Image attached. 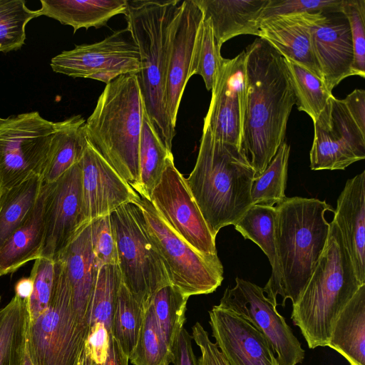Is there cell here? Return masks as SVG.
<instances>
[{"mask_svg":"<svg viewBox=\"0 0 365 365\" xmlns=\"http://www.w3.org/2000/svg\"><path fill=\"white\" fill-rule=\"evenodd\" d=\"M14 291L17 297L29 300L33 292V282L30 277L20 279L15 284Z\"/></svg>","mask_w":365,"mask_h":365,"instance_id":"obj_50","label":"cell"},{"mask_svg":"<svg viewBox=\"0 0 365 365\" xmlns=\"http://www.w3.org/2000/svg\"><path fill=\"white\" fill-rule=\"evenodd\" d=\"M83 202L89 221L139 195L88 143L80 161Z\"/></svg>","mask_w":365,"mask_h":365,"instance_id":"obj_20","label":"cell"},{"mask_svg":"<svg viewBox=\"0 0 365 365\" xmlns=\"http://www.w3.org/2000/svg\"><path fill=\"white\" fill-rule=\"evenodd\" d=\"M39 16V11L27 8L24 0H0V52L21 48L27 23Z\"/></svg>","mask_w":365,"mask_h":365,"instance_id":"obj_39","label":"cell"},{"mask_svg":"<svg viewBox=\"0 0 365 365\" xmlns=\"http://www.w3.org/2000/svg\"><path fill=\"white\" fill-rule=\"evenodd\" d=\"M0 301H1V296H0Z\"/></svg>","mask_w":365,"mask_h":365,"instance_id":"obj_53","label":"cell"},{"mask_svg":"<svg viewBox=\"0 0 365 365\" xmlns=\"http://www.w3.org/2000/svg\"><path fill=\"white\" fill-rule=\"evenodd\" d=\"M56 277V261L41 257L34 260L30 274L33 292L28 300L29 322L37 318L48 308L53 294Z\"/></svg>","mask_w":365,"mask_h":365,"instance_id":"obj_41","label":"cell"},{"mask_svg":"<svg viewBox=\"0 0 365 365\" xmlns=\"http://www.w3.org/2000/svg\"><path fill=\"white\" fill-rule=\"evenodd\" d=\"M327 346L341 354L349 365H365V284L337 316Z\"/></svg>","mask_w":365,"mask_h":365,"instance_id":"obj_26","label":"cell"},{"mask_svg":"<svg viewBox=\"0 0 365 365\" xmlns=\"http://www.w3.org/2000/svg\"><path fill=\"white\" fill-rule=\"evenodd\" d=\"M41 16L54 19L77 30L101 28L118 14H125L127 0H41Z\"/></svg>","mask_w":365,"mask_h":365,"instance_id":"obj_28","label":"cell"},{"mask_svg":"<svg viewBox=\"0 0 365 365\" xmlns=\"http://www.w3.org/2000/svg\"><path fill=\"white\" fill-rule=\"evenodd\" d=\"M299 111L308 114L314 122L333 96L324 81L300 64L284 58Z\"/></svg>","mask_w":365,"mask_h":365,"instance_id":"obj_32","label":"cell"},{"mask_svg":"<svg viewBox=\"0 0 365 365\" xmlns=\"http://www.w3.org/2000/svg\"><path fill=\"white\" fill-rule=\"evenodd\" d=\"M210 19L220 48L239 35L259 36L261 12L268 0H195Z\"/></svg>","mask_w":365,"mask_h":365,"instance_id":"obj_24","label":"cell"},{"mask_svg":"<svg viewBox=\"0 0 365 365\" xmlns=\"http://www.w3.org/2000/svg\"><path fill=\"white\" fill-rule=\"evenodd\" d=\"M290 146L284 141L251 187L252 205L275 207L285 196Z\"/></svg>","mask_w":365,"mask_h":365,"instance_id":"obj_34","label":"cell"},{"mask_svg":"<svg viewBox=\"0 0 365 365\" xmlns=\"http://www.w3.org/2000/svg\"><path fill=\"white\" fill-rule=\"evenodd\" d=\"M182 1H127V29L140 53L142 98L157 133L171 150L175 127L166 106V80L173 20Z\"/></svg>","mask_w":365,"mask_h":365,"instance_id":"obj_4","label":"cell"},{"mask_svg":"<svg viewBox=\"0 0 365 365\" xmlns=\"http://www.w3.org/2000/svg\"><path fill=\"white\" fill-rule=\"evenodd\" d=\"M192 338L201 352L197 359L199 365H229L216 344L211 341L207 332L199 322L192 327Z\"/></svg>","mask_w":365,"mask_h":365,"instance_id":"obj_45","label":"cell"},{"mask_svg":"<svg viewBox=\"0 0 365 365\" xmlns=\"http://www.w3.org/2000/svg\"><path fill=\"white\" fill-rule=\"evenodd\" d=\"M341 13L351 31L354 51L352 76L365 77V0H343Z\"/></svg>","mask_w":365,"mask_h":365,"instance_id":"obj_42","label":"cell"},{"mask_svg":"<svg viewBox=\"0 0 365 365\" xmlns=\"http://www.w3.org/2000/svg\"><path fill=\"white\" fill-rule=\"evenodd\" d=\"M220 49L210 19H204L197 36L190 76L200 75L208 91L212 90L224 59Z\"/></svg>","mask_w":365,"mask_h":365,"instance_id":"obj_40","label":"cell"},{"mask_svg":"<svg viewBox=\"0 0 365 365\" xmlns=\"http://www.w3.org/2000/svg\"><path fill=\"white\" fill-rule=\"evenodd\" d=\"M342 101L359 128L365 132V91L355 89Z\"/></svg>","mask_w":365,"mask_h":365,"instance_id":"obj_48","label":"cell"},{"mask_svg":"<svg viewBox=\"0 0 365 365\" xmlns=\"http://www.w3.org/2000/svg\"><path fill=\"white\" fill-rule=\"evenodd\" d=\"M311 35L323 81L331 92L342 80L352 76L354 51L349 22L341 13L314 12Z\"/></svg>","mask_w":365,"mask_h":365,"instance_id":"obj_19","label":"cell"},{"mask_svg":"<svg viewBox=\"0 0 365 365\" xmlns=\"http://www.w3.org/2000/svg\"><path fill=\"white\" fill-rule=\"evenodd\" d=\"M29 324L28 300L14 295L0 309V365H23Z\"/></svg>","mask_w":365,"mask_h":365,"instance_id":"obj_29","label":"cell"},{"mask_svg":"<svg viewBox=\"0 0 365 365\" xmlns=\"http://www.w3.org/2000/svg\"><path fill=\"white\" fill-rule=\"evenodd\" d=\"M86 120L81 115L54 122L53 139L41 179L51 183L82 159L88 141L85 133Z\"/></svg>","mask_w":365,"mask_h":365,"instance_id":"obj_27","label":"cell"},{"mask_svg":"<svg viewBox=\"0 0 365 365\" xmlns=\"http://www.w3.org/2000/svg\"><path fill=\"white\" fill-rule=\"evenodd\" d=\"M209 317L215 344L229 365H279L264 334L241 315L215 305Z\"/></svg>","mask_w":365,"mask_h":365,"instance_id":"obj_17","label":"cell"},{"mask_svg":"<svg viewBox=\"0 0 365 365\" xmlns=\"http://www.w3.org/2000/svg\"><path fill=\"white\" fill-rule=\"evenodd\" d=\"M144 312L143 307L122 282L113 317L110 334L128 358L136 346Z\"/></svg>","mask_w":365,"mask_h":365,"instance_id":"obj_35","label":"cell"},{"mask_svg":"<svg viewBox=\"0 0 365 365\" xmlns=\"http://www.w3.org/2000/svg\"><path fill=\"white\" fill-rule=\"evenodd\" d=\"M128 360L118 341L110 333L108 354L103 365H128Z\"/></svg>","mask_w":365,"mask_h":365,"instance_id":"obj_49","label":"cell"},{"mask_svg":"<svg viewBox=\"0 0 365 365\" xmlns=\"http://www.w3.org/2000/svg\"><path fill=\"white\" fill-rule=\"evenodd\" d=\"M204 118L213 138L242 148L246 74L245 51L232 59L224 58Z\"/></svg>","mask_w":365,"mask_h":365,"instance_id":"obj_16","label":"cell"},{"mask_svg":"<svg viewBox=\"0 0 365 365\" xmlns=\"http://www.w3.org/2000/svg\"><path fill=\"white\" fill-rule=\"evenodd\" d=\"M245 51L246 92L242 148L259 176L284 142L296 98L284 57L257 38Z\"/></svg>","mask_w":365,"mask_h":365,"instance_id":"obj_1","label":"cell"},{"mask_svg":"<svg viewBox=\"0 0 365 365\" xmlns=\"http://www.w3.org/2000/svg\"><path fill=\"white\" fill-rule=\"evenodd\" d=\"M218 305L237 312L261 331L279 365H297L304 361L301 343L262 287L236 277L235 285L226 288Z\"/></svg>","mask_w":365,"mask_h":365,"instance_id":"obj_12","label":"cell"},{"mask_svg":"<svg viewBox=\"0 0 365 365\" xmlns=\"http://www.w3.org/2000/svg\"><path fill=\"white\" fill-rule=\"evenodd\" d=\"M364 284L358 279L338 226L330 222L328 240L297 301L291 319L309 349L327 346L333 324Z\"/></svg>","mask_w":365,"mask_h":365,"instance_id":"obj_6","label":"cell"},{"mask_svg":"<svg viewBox=\"0 0 365 365\" xmlns=\"http://www.w3.org/2000/svg\"><path fill=\"white\" fill-rule=\"evenodd\" d=\"M44 235V191L24 222L0 247V277L14 273L41 257Z\"/></svg>","mask_w":365,"mask_h":365,"instance_id":"obj_25","label":"cell"},{"mask_svg":"<svg viewBox=\"0 0 365 365\" xmlns=\"http://www.w3.org/2000/svg\"><path fill=\"white\" fill-rule=\"evenodd\" d=\"M43 181L34 175L0 196V247L26 220L40 195Z\"/></svg>","mask_w":365,"mask_h":365,"instance_id":"obj_31","label":"cell"},{"mask_svg":"<svg viewBox=\"0 0 365 365\" xmlns=\"http://www.w3.org/2000/svg\"><path fill=\"white\" fill-rule=\"evenodd\" d=\"M150 201L168 226L194 250L204 255H217L215 237L193 199L185 178L175 166L173 155L167 160Z\"/></svg>","mask_w":365,"mask_h":365,"instance_id":"obj_13","label":"cell"},{"mask_svg":"<svg viewBox=\"0 0 365 365\" xmlns=\"http://www.w3.org/2000/svg\"><path fill=\"white\" fill-rule=\"evenodd\" d=\"M191 338L187 331L182 328L171 349L174 365H199L192 350Z\"/></svg>","mask_w":365,"mask_h":365,"instance_id":"obj_47","label":"cell"},{"mask_svg":"<svg viewBox=\"0 0 365 365\" xmlns=\"http://www.w3.org/2000/svg\"><path fill=\"white\" fill-rule=\"evenodd\" d=\"M44 235L41 257L56 261L89 222L84 210L80 162L51 183L43 182Z\"/></svg>","mask_w":365,"mask_h":365,"instance_id":"obj_15","label":"cell"},{"mask_svg":"<svg viewBox=\"0 0 365 365\" xmlns=\"http://www.w3.org/2000/svg\"><path fill=\"white\" fill-rule=\"evenodd\" d=\"M343 0H268L259 18L262 21L277 16L303 12L341 13Z\"/></svg>","mask_w":365,"mask_h":365,"instance_id":"obj_44","label":"cell"},{"mask_svg":"<svg viewBox=\"0 0 365 365\" xmlns=\"http://www.w3.org/2000/svg\"><path fill=\"white\" fill-rule=\"evenodd\" d=\"M275 262L263 291L277 305V297L294 304L315 269L327 244L330 222L325 218L331 206L325 200L286 197L275 206Z\"/></svg>","mask_w":365,"mask_h":365,"instance_id":"obj_2","label":"cell"},{"mask_svg":"<svg viewBox=\"0 0 365 365\" xmlns=\"http://www.w3.org/2000/svg\"><path fill=\"white\" fill-rule=\"evenodd\" d=\"M121 283L118 264L103 265L98 269L88 304L89 327L101 322L110 333Z\"/></svg>","mask_w":365,"mask_h":365,"instance_id":"obj_33","label":"cell"},{"mask_svg":"<svg viewBox=\"0 0 365 365\" xmlns=\"http://www.w3.org/2000/svg\"><path fill=\"white\" fill-rule=\"evenodd\" d=\"M132 202L143 212L171 284L187 297L215 292L223 280L218 255H204L194 250L168 226L149 200L138 195Z\"/></svg>","mask_w":365,"mask_h":365,"instance_id":"obj_9","label":"cell"},{"mask_svg":"<svg viewBox=\"0 0 365 365\" xmlns=\"http://www.w3.org/2000/svg\"><path fill=\"white\" fill-rule=\"evenodd\" d=\"M122 282L144 310L160 288L171 284L140 208L125 203L110 213Z\"/></svg>","mask_w":365,"mask_h":365,"instance_id":"obj_7","label":"cell"},{"mask_svg":"<svg viewBox=\"0 0 365 365\" xmlns=\"http://www.w3.org/2000/svg\"><path fill=\"white\" fill-rule=\"evenodd\" d=\"M127 28L115 31L101 41L76 45L51 60L53 71L72 78H83L109 83L119 76L138 74L141 68L140 53L127 39Z\"/></svg>","mask_w":365,"mask_h":365,"instance_id":"obj_11","label":"cell"},{"mask_svg":"<svg viewBox=\"0 0 365 365\" xmlns=\"http://www.w3.org/2000/svg\"><path fill=\"white\" fill-rule=\"evenodd\" d=\"M204 19L195 0L182 1L173 20L166 80V106L175 127L180 101L188 80L197 36Z\"/></svg>","mask_w":365,"mask_h":365,"instance_id":"obj_18","label":"cell"},{"mask_svg":"<svg viewBox=\"0 0 365 365\" xmlns=\"http://www.w3.org/2000/svg\"><path fill=\"white\" fill-rule=\"evenodd\" d=\"M172 351L158 326L153 307L149 303L136 346L129 356L134 365H169Z\"/></svg>","mask_w":365,"mask_h":365,"instance_id":"obj_37","label":"cell"},{"mask_svg":"<svg viewBox=\"0 0 365 365\" xmlns=\"http://www.w3.org/2000/svg\"><path fill=\"white\" fill-rule=\"evenodd\" d=\"M338 226L356 275L365 284V171L349 179L340 193L333 220Z\"/></svg>","mask_w":365,"mask_h":365,"instance_id":"obj_22","label":"cell"},{"mask_svg":"<svg viewBox=\"0 0 365 365\" xmlns=\"http://www.w3.org/2000/svg\"><path fill=\"white\" fill-rule=\"evenodd\" d=\"M109 335L105 325L96 322L91 325L85 342V349L93 361L98 365H103L106 359Z\"/></svg>","mask_w":365,"mask_h":365,"instance_id":"obj_46","label":"cell"},{"mask_svg":"<svg viewBox=\"0 0 365 365\" xmlns=\"http://www.w3.org/2000/svg\"><path fill=\"white\" fill-rule=\"evenodd\" d=\"M144 104L136 74L106 84L85 123L88 143L138 194Z\"/></svg>","mask_w":365,"mask_h":365,"instance_id":"obj_5","label":"cell"},{"mask_svg":"<svg viewBox=\"0 0 365 365\" xmlns=\"http://www.w3.org/2000/svg\"><path fill=\"white\" fill-rule=\"evenodd\" d=\"M54 122L38 111L0 118V196L40 175L47 160Z\"/></svg>","mask_w":365,"mask_h":365,"instance_id":"obj_10","label":"cell"},{"mask_svg":"<svg viewBox=\"0 0 365 365\" xmlns=\"http://www.w3.org/2000/svg\"><path fill=\"white\" fill-rule=\"evenodd\" d=\"M57 260L61 262L69 283L74 311L89 326L88 304L99 269L91 246L90 221L60 253Z\"/></svg>","mask_w":365,"mask_h":365,"instance_id":"obj_23","label":"cell"},{"mask_svg":"<svg viewBox=\"0 0 365 365\" xmlns=\"http://www.w3.org/2000/svg\"><path fill=\"white\" fill-rule=\"evenodd\" d=\"M255 171L242 148L219 141L203 126L198 155L186 180L212 236L252 205Z\"/></svg>","mask_w":365,"mask_h":365,"instance_id":"obj_3","label":"cell"},{"mask_svg":"<svg viewBox=\"0 0 365 365\" xmlns=\"http://www.w3.org/2000/svg\"><path fill=\"white\" fill-rule=\"evenodd\" d=\"M77 365H98L93 361L90 355L88 354L85 349V346L81 354Z\"/></svg>","mask_w":365,"mask_h":365,"instance_id":"obj_51","label":"cell"},{"mask_svg":"<svg viewBox=\"0 0 365 365\" xmlns=\"http://www.w3.org/2000/svg\"><path fill=\"white\" fill-rule=\"evenodd\" d=\"M145 111L143 115L139 149V196L150 200L153 189L160 180L168 158L172 155Z\"/></svg>","mask_w":365,"mask_h":365,"instance_id":"obj_30","label":"cell"},{"mask_svg":"<svg viewBox=\"0 0 365 365\" xmlns=\"http://www.w3.org/2000/svg\"><path fill=\"white\" fill-rule=\"evenodd\" d=\"M309 153L312 170H344L365 158V132L342 100L332 96L317 119Z\"/></svg>","mask_w":365,"mask_h":365,"instance_id":"obj_14","label":"cell"},{"mask_svg":"<svg viewBox=\"0 0 365 365\" xmlns=\"http://www.w3.org/2000/svg\"><path fill=\"white\" fill-rule=\"evenodd\" d=\"M188 298L175 287L168 284L158 290L150 302L158 326L170 349L183 328Z\"/></svg>","mask_w":365,"mask_h":365,"instance_id":"obj_38","label":"cell"},{"mask_svg":"<svg viewBox=\"0 0 365 365\" xmlns=\"http://www.w3.org/2000/svg\"><path fill=\"white\" fill-rule=\"evenodd\" d=\"M275 207L252 205L234 224L245 239L255 242L267 257L272 267L275 262Z\"/></svg>","mask_w":365,"mask_h":365,"instance_id":"obj_36","label":"cell"},{"mask_svg":"<svg viewBox=\"0 0 365 365\" xmlns=\"http://www.w3.org/2000/svg\"><path fill=\"white\" fill-rule=\"evenodd\" d=\"M48 308L29 322L26 347L32 365H77L90 327L74 311L71 290L58 260Z\"/></svg>","mask_w":365,"mask_h":365,"instance_id":"obj_8","label":"cell"},{"mask_svg":"<svg viewBox=\"0 0 365 365\" xmlns=\"http://www.w3.org/2000/svg\"><path fill=\"white\" fill-rule=\"evenodd\" d=\"M91 241L98 268L118 264V251L110 214L90 221Z\"/></svg>","mask_w":365,"mask_h":365,"instance_id":"obj_43","label":"cell"},{"mask_svg":"<svg viewBox=\"0 0 365 365\" xmlns=\"http://www.w3.org/2000/svg\"><path fill=\"white\" fill-rule=\"evenodd\" d=\"M23 365H32L30 356H29L28 351H27V347H26V351L25 356H24V360Z\"/></svg>","mask_w":365,"mask_h":365,"instance_id":"obj_52","label":"cell"},{"mask_svg":"<svg viewBox=\"0 0 365 365\" xmlns=\"http://www.w3.org/2000/svg\"><path fill=\"white\" fill-rule=\"evenodd\" d=\"M314 13L292 14L263 20L259 24L258 37L269 42L284 58L300 64L323 80L312 44Z\"/></svg>","mask_w":365,"mask_h":365,"instance_id":"obj_21","label":"cell"}]
</instances>
